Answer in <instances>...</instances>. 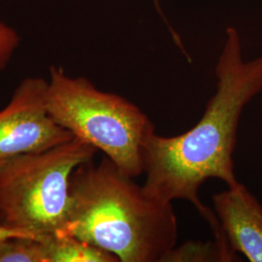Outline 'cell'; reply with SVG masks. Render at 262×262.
<instances>
[{"label":"cell","instance_id":"3957f363","mask_svg":"<svg viewBox=\"0 0 262 262\" xmlns=\"http://www.w3.org/2000/svg\"><path fill=\"white\" fill-rule=\"evenodd\" d=\"M46 105L57 124L103 151L123 173L144 174V146L156 127L138 106L56 66L50 68Z\"/></svg>","mask_w":262,"mask_h":262},{"label":"cell","instance_id":"6da1fadb","mask_svg":"<svg viewBox=\"0 0 262 262\" xmlns=\"http://www.w3.org/2000/svg\"><path fill=\"white\" fill-rule=\"evenodd\" d=\"M215 94L209 99L196 124L176 136L156 132L143 150V187L163 201L187 200L212 228L214 238L225 233L215 212L199 198V189L209 179L234 187L237 132L245 107L262 91V55L245 60L241 38L235 28L226 29L225 44L215 68Z\"/></svg>","mask_w":262,"mask_h":262},{"label":"cell","instance_id":"277c9868","mask_svg":"<svg viewBox=\"0 0 262 262\" xmlns=\"http://www.w3.org/2000/svg\"><path fill=\"white\" fill-rule=\"evenodd\" d=\"M98 150L74 137L52 149L0 162V225L40 237L62 234L70 180Z\"/></svg>","mask_w":262,"mask_h":262},{"label":"cell","instance_id":"5b68a950","mask_svg":"<svg viewBox=\"0 0 262 262\" xmlns=\"http://www.w3.org/2000/svg\"><path fill=\"white\" fill-rule=\"evenodd\" d=\"M47 89L46 80L27 78L0 111V162L49 150L74 138L48 112Z\"/></svg>","mask_w":262,"mask_h":262},{"label":"cell","instance_id":"52a82bcc","mask_svg":"<svg viewBox=\"0 0 262 262\" xmlns=\"http://www.w3.org/2000/svg\"><path fill=\"white\" fill-rule=\"evenodd\" d=\"M37 238L42 244L45 262H120L115 254L71 235Z\"/></svg>","mask_w":262,"mask_h":262},{"label":"cell","instance_id":"7a4b0ae2","mask_svg":"<svg viewBox=\"0 0 262 262\" xmlns=\"http://www.w3.org/2000/svg\"><path fill=\"white\" fill-rule=\"evenodd\" d=\"M178 233L172 202L150 196L108 157L74 170L62 234L113 253L120 262H161L177 245Z\"/></svg>","mask_w":262,"mask_h":262},{"label":"cell","instance_id":"8fae6325","mask_svg":"<svg viewBox=\"0 0 262 262\" xmlns=\"http://www.w3.org/2000/svg\"><path fill=\"white\" fill-rule=\"evenodd\" d=\"M19 236L34 237V236H31V235L25 233V232H21V231H19V230L11 229V228H8V227H5V226L0 225V242L3 241V240H5V239L11 238V237H19Z\"/></svg>","mask_w":262,"mask_h":262},{"label":"cell","instance_id":"8992f818","mask_svg":"<svg viewBox=\"0 0 262 262\" xmlns=\"http://www.w3.org/2000/svg\"><path fill=\"white\" fill-rule=\"evenodd\" d=\"M213 196L214 212L225 237L237 253L262 262V205L241 184Z\"/></svg>","mask_w":262,"mask_h":262},{"label":"cell","instance_id":"9c48e42d","mask_svg":"<svg viewBox=\"0 0 262 262\" xmlns=\"http://www.w3.org/2000/svg\"><path fill=\"white\" fill-rule=\"evenodd\" d=\"M0 262H45L37 237H11L0 242Z\"/></svg>","mask_w":262,"mask_h":262},{"label":"cell","instance_id":"30bf717a","mask_svg":"<svg viewBox=\"0 0 262 262\" xmlns=\"http://www.w3.org/2000/svg\"><path fill=\"white\" fill-rule=\"evenodd\" d=\"M19 44L18 32L0 19V71L8 66Z\"/></svg>","mask_w":262,"mask_h":262},{"label":"cell","instance_id":"ba28073f","mask_svg":"<svg viewBox=\"0 0 262 262\" xmlns=\"http://www.w3.org/2000/svg\"><path fill=\"white\" fill-rule=\"evenodd\" d=\"M241 261L239 254L228 244L213 241H188L175 246L161 262Z\"/></svg>","mask_w":262,"mask_h":262},{"label":"cell","instance_id":"7c38bea8","mask_svg":"<svg viewBox=\"0 0 262 262\" xmlns=\"http://www.w3.org/2000/svg\"><path fill=\"white\" fill-rule=\"evenodd\" d=\"M154 3H155V6L157 7V10H158V12H159V15L162 17V19H164V21H165V25L166 26H169L170 24H169L168 20L167 19L165 18V16H164V13H163V11L161 9V6H160V4H159V0H154Z\"/></svg>","mask_w":262,"mask_h":262}]
</instances>
